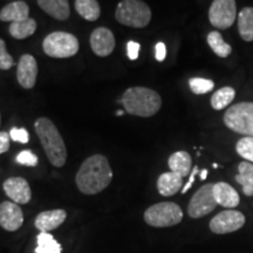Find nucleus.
Instances as JSON below:
<instances>
[{"instance_id": "412c9836", "label": "nucleus", "mask_w": 253, "mask_h": 253, "mask_svg": "<svg viewBox=\"0 0 253 253\" xmlns=\"http://www.w3.org/2000/svg\"><path fill=\"white\" fill-rule=\"evenodd\" d=\"M236 181L242 185L243 192L248 197L253 196V163L243 161L238 166V173L236 175Z\"/></svg>"}, {"instance_id": "393cba45", "label": "nucleus", "mask_w": 253, "mask_h": 253, "mask_svg": "<svg viewBox=\"0 0 253 253\" xmlns=\"http://www.w3.org/2000/svg\"><path fill=\"white\" fill-rule=\"evenodd\" d=\"M236 97V89L233 87H221L214 91L211 97V106L214 110H221L229 107Z\"/></svg>"}, {"instance_id": "c756f323", "label": "nucleus", "mask_w": 253, "mask_h": 253, "mask_svg": "<svg viewBox=\"0 0 253 253\" xmlns=\"http://www.w3.org/2000/svg\"><path fill=\"white\" fill-rule=\"evenodd\" d=\"M13 65H14V60L11 55L8 54L7 49H6L5 41L0 39V69L7 71V69L13 67Z\"/></svg>"}, {"instance_id": "f8f14e48", "label": "nucleus", "mask_w": 253, "mask_h": 253, "mask_svg": "<svg viewBox=\"0 0 253 253\" xmlns=\"http://www.w3.org/2000/svg\"><path fill=\"white\" fill-rule=\"evenodd\" d=\"M90 47L99 56H108L115 48V37L113 32L106 27H99L90 36Z\"/></svg>"}, {"instance_id": "7c9ffc66", "label": "nucleus", "mask_w": 253, "mask_h": 253, "mask_svg": "<svg viewBox=\"0 0 253 253\" xmlns=\"http://www.w3.org/2000/svg\"><path fill=\"white\" fill-rule=\"evenodd\" d=\"M17 162L21 166L36 167L38 164V157L31 150H24L17 156Z\"/></svg>"}, {"instance_id": "423d86ee", "label": "nucleus", "mask_w": 253, "mask_h": 253, "mask_svg": "<svg viewBox=\"0 0 253 253\" xmlns=\"http://www.w3.org/2000/svg\"><path fill=\"white\" fill-rule=\"evenodd\" d=\"M183 219V211L179 205L172 202H162L151 205L144 212V220L154 227H170L179 224Z\"/></svg>"}, {"instance_id": "e433bc0d", "label": "nucleus", "mask_w": 253, "mask_h": 253, "mask_svg": "<svg viewBox=\"0 0 253 253\" xmlns=\"http://www.w3.org/2000/svg\"><path fill=\"white\" fill-rule=\"evenodd\" d=\"M207 177H208V170L207 169L202 170V171H201V179H202V181H204Z\"/></svg>"}, {"instance_id": "4c0bfd02", "label": "nucleus", "mask_w": 253, "mask_h": 253, "mask_svg": "<svg viewBox=\"0 0 253 253\" xmlns=\"http://www.w3.org/2000/svg\"><path fill=\"white\" fill-rule=\"evenodd\" d=\"M123 114H125V110H118L116 112V116H122Z\"/></svg>"}, {"instance_id": "7ed1b4c3", "label": "nucleus", "mask_w": 253, "mask_h": 253, "mask_svg": "<svg viewBox=\"0 0 253 253\" xmlns=\"http://www.w3.org/2000/svg\"><path fill=\"white\" fill-rule=\"evenodd\" d=\"M34 126L50 164L56 168L65 166L67 160V149L54 123L47 118H40L37 120Z\"/></svg>"}, {"instance_id": "6e6552de", "label": "nucleus", "mask_w": 253, "mask_h": 253, "mask_svg": "<svg viewBox=\"0 0 253 253\" xmlns=\"http://www.w3.org/2000/svg\"><path fill=\"white\" fill-rule=\"evenodd\" d=\"M237 18V2L235 0H214L209 8V20L218 30H227Z\"/></svg>"}, {"instance_id": "2f4dec72", "label": "nucleus", "mask_w": 253, "mask_h": 253, "mask_svg": "<svg viewBox=\"0 0 253 253\" xmlns=\"http://www.w3.org/2000/svg\"><path fill=\"white\" fill-rule=\"evenodd\" d=\"M9 136H11V140L14 142H19V143H27L30 141V134L26 129L23 128H13L9 131Z\"/></svg>"}, {"instance_id": "0eeeda50", "label": "nucleus", "mask_w": 253, "mask_h": 253, "mask_svg": "<svg viewBox=\"0 0 253 253\" xmlns=\"http://www.w3.org/2000/svg\"><path fill=\"white\" fill-rule=\"evenodd\" d=\"M43 52L50 58H72L79 52L77 37L66 32H53L45 38L42 42Z\"/></svg>"}, {"instance_id": "6ab92c4d", "label": "nucleus", "mask_w": 253, "mask_h": 253, "mask_svg": "<svg viewBox=\"0 0 253 253\" xmlns=\"http://www.w3.org/2000/svg\"><path fill=\"white\" fill-rule=\"evenodd\" d=\"M38 5L41 9L56 20H67L71 14L69 2L67 0H39Z\"/></svg>"}, {"instance_id": "58836bf2", "label": "nucleus", "mask_w": 253, "mask_h": 253, "mask_svg": "<svg viewBox=\"0 0 253 253\" xmlns=\"http://www.w3.org/2000/svg\"><path fill=\"white\" fill-rule=\"evenodd\" d=\"M213 168H218V164L217 163H213Z\"/></svg>"}, {"instance_id": "aec40b11", "label": "nucleus", "mask_w": 253, "mask_h": 253, "mask_svg": "<svg viewBox=\"0 0 253 253\" xmlns=\"http://www.w3.org/2000/svg\"><path fill=\"white\" fill-rule=\"evenodd\" d=\"M168 166L171 172H175L184 178L192 171V158L186 151H177L169 157Z\"/></svg>"}, {"instance_id": "5701e85b", "label": "nucleus", "mask_w": 253, "mask_h": 253, "mask_svg": "<svg viewBox=\"0 0 253 253\" xmlns=\"http://www.w3.org/2000/svg\"><path fill=\"white\" fill-rule=\"evenodd\" d=\"M37 30V23L34 19L28 18L26 20L18 21V23H12L9 25V34L14 38V39L23 40L26 38L33 36L34 32Z\"/></svg>"}, {"instance_id": "39448f33", "label": "nucleus", "mask_w": 253, "mask_h": 253, "mask_svg": "<svg viewBox=\"0 0 253 253\" xmlns=\"http://www.w3.org/2000/svg\"><path fill=\"white\" fill-rule=\"evenodd\" d=\"M224 125L245 137H253V102H239L226 109Z\"/></svg>"}, {"instance_id": "473e14b6", "label": "nucleus", "mask_w": 253, "mask_h": 253, "mask_svg": "<svg viewBox=\"0 0 253 253\" xmlns=\"http://www.w3.org/2000/svg\"><path fill=\"white\" fill-rule=\"evenodd\" d=\"M140 43L135 41H129L126 45V50H128V56L130 60H136L138 58V52H140Z\"/></svg>"}, {"instance_id": "ddd939ff", "label": "nucleus", "mask_w": 253, "mask_h": 253, "mask_svg": "<svg viewBox=\"0 0 253 253\" xmlns=\"http://www.w3.org/2000/svg\"><path fill=\"white\" fill-rule=\"evenodd\" d=\"M38 63L33 55L24 54L19 60L17 68V78L20 86L25 89H31L37 82Z\"/></svg>"}, {"instance_id": "20e7f679", "label": "nucleus", "mask_w": 253, "mask_h": 253, "mask_svg": "<svg viewBox=\"0 0 253 253\" xmlns=\"http://www.w3.org/2000/svg\"><path fill=\"white\" fill-rule=\"evenodd\" d=\"M115 18L125 26L143 28L150 23L151 11L141 0H123L116 7Z\"/></svg>"}, {"instance_id": "a878e982", "label": "nucleus", "mask_w": 253, "mask_h": 253, "mask_svg": "<svg viewBox=\"0 0 253 253\" xmlns=\"http://www.w3.org/2000/svg\"><path fill=\"white\" fill-rule=\"evenodd\" d=\"M208 43L212 52L219 58H227L232 53V47L229 43L225 42L219 32L213 31L208 34Z\"/></svg>"}, {"instance_id": "dca6fc26", "label": "nucleus", "mask_w": 253, "mask_h": 253, "mask_svg": "<svg viewBox=\"0 0 253 253\" xmlns=\"http://www.w3.org/2000/svg\"><path fill=\"white\" fill-rule=\"evenodd\" d=\"M66 218H67L66 211L62 209H56V210L43 211V212L38 214L34 224L41 232H48V231L58 229L66 220Z\"/></svg>"}, {"instance_id": "1a4fd4ad", "label": "nucleus", "mask_w": 253, "mask_h": 253, "mask_svg": "<svg viewBox=\"0 0 253 253\" xmlns=\"http://www.w3.org/2000/svg\"><path fill=\"white\" fill-rule=\"evenodd\" d=\"M216 207L217 203L213 197V184L208 183L201 186L190 199L188 213L194 219H198L212 212Z\"/></svg>"}, {"instance_id": "cd10ccee", "label": "nucleus", "mask_w": 253, "mask_h": 253, "mask_svg": "<svg viewBox=\"0 0 253 253\" xmlns=\"http://www.w3.org/2000/svg\"><path fill=\"white\" fill-rule=\"evenodd\" d=\"M189 86L191 91L196 95H203L210 93L214 88V82L212 80L204 78H192L189 80Z\"/></svg>"}, {"instance_id": "9d476101", "label": "nucleus", "mask_w": 253, "mask_h": 253, "mask_svg": "<svg viewBox=\"0 0 253 253\" xmlns=\"http://www.w3.org/2000/svg\"><path fill=\"white\" fill-rule=\"evenodd\" d=\"M244 213L238 210H225L216 214L210 220V230L216 235H227L236 232L245 225Z\"/></svg>"}, {"instance_id": "2eb2a0df", "label": "nucleus", "mask_w": 253, "mask_h": 253, "mask_svg": "<svg viewBox=\"0 0 253 253\" xmlns=\"http://www.w3.org/2000/svg\"><path fill=\"white\" fill-rule=\"evenodd\" d=\"M213 197L217 205H220L227 210H235V208L240 203V196L237 190L225 182L214 183Z\"/></svg>"}, {"instance_id": "a211bd4d", "label": "nucleus", "mask_w": 253, "mask_h": 253, "mask_svg": "<svg viewBox=\"0 0 253 253\" xmlns=\"http://www.w3.org/2000/svg\"><path fill=\"white\" fill-rule=\"evenodd\" d=\"M30 18V7L25 1L18 0L6 5L0 11V20L6 23H18Z\"/></svg>"}, {"instance_id": "72a5a7b5", "label": "nucleus", "mask_w": 253, "mask_h": 253, "mask_svg": "<svg viewBox=\"0 0 253 253\" xmlns=\"http://www.w3.org/2000/svg\"><path fill=\"white\" fill-rule=\"evenodd\" d=\"M9 140L11 136L6 131L0 132V155L6 153L9 149Z\"/></svg>"}, {"instance_id": "f704fd0d", "label": "nucleus", "mask_w": 253, "mask_h": 253, "mask_svg": "<svg viewBox=\"0 0 253 253\" xmlns=\"http://www.w3.org/2000/svg\"><path fill=\"white\" fill-rule=\"evenodd\" d=\"M155 50H156L155 56H156L157 61H164V59H166L167 56V47L164 45V42H157L156 47H155Z\"/></svg>"}, {"instance_id": "f03ea898", "label": "nucleus", "mask_w": 253, "mask_h": 253, "mask_svg": "<svg viewBox=\"0 0 253 253\" xmlns=\"http://www.w3.org/2000/svg\"><path fill=\"white\" fill-rule=\"evenodd\" d=\"M120 103L123 104L126 112L140 118H150L162 107L160 94L150 88L132 87L125 91Z\"/></svg>"}, {"instance_id": "c9c22d12", "label": "nucleus", "mask_w": 253, "mask_h": 253, "mask_svg": "<svg viewBox=\"0 0 253 253\" xmlns=\"http://www.w3.org/2000/svg\"><path fill=\"white\" fill-rule=\"evenodd\" d=\"M199 172V169H198V167L196 166V167H194V169H192V171H191V173H190V178H189V181L186 182V184L183 186V189H182V194L184 195V194H186V192L189 191V189L191 188L192 185H194V183H195V178H196V176H197V173Z\"/></svg>"}, {"instance_id": "bb28decb", "label": "nucleus", "mask_w": 253, "mask_h": 253, "mask_svg": "<svg viewBox=\"0 0 253 253\" xmlns=\"http://www.w3.org/2000/svg\"><path fill=\"white\" fill-rule=\"evenodd\" d=\"M36 253H61V245L48 232H40L37 237Z\"/></svg>"}, {"instance_id": "b1692460", "label": "nucleus", "mask_w": 253, "mask_h": 253, "mask_svg": "<svg viewBox=\"0 0 253 253\" xmlns=\"http://www.w3.org/2000/svg\"><path fill=\"white\" fill-rule=\"evenodd\" d=\"M75 9L82 18L88 21H95L100 18V4L96 0H77Z\"/></svg>"}, {"instance_id": "9b49d317", "label": "nucleus", "mask_w": 253, "mask_h": 253, "mask_svg": "<svg viewBox=\"0 0 253 253\" xmlns=\"http://www.w3.org/2000/svg\"><path fill=\"white\" fill-rule=\"evenodd\" d=\"M24 223V213L20 207L13 202L0 204V226L6 231H17Z\"/></svg>"}, {"instance_id": "f3484780", "label": "nucleus", "mask_w": 253, "mask_h": 253, "mask_svg": "<svg viewBox=\"0 0 253 253\" xmlns=\"http://www.w3.org/2000/svg\"><path fill=\"white\" fill-rule=\"evenodd\" d=\"M183 189V177L175 172H164L157 179V190L164 197L176 195Z\"/></svg>"}, {"instance_id": "4468645a", "label": "nucleus", "mask_w": 253, "mask_h": 253, "mask_svg": "<svg viewBox=\"0 0 253 253\" xmlns=\"http://www.w3.org/2000/svg\"><path fill=\"white\" fill-rule=\"evenodd\" d=\"M4 190L15 204H27L32 198V191L27 181L21 177H9L4 182Z\"/></svg>"}, {"instance_id": "4be33fe9", "label": "nucleus", "mask_w": 253, "mask_h": 253, "mask_svg": "<svg viewBox=\"0 0 253 253\" xmlns=\"http://www.w3.org/2000/svg\"><path fill=\"white\" fill-rule=\"evenodd\" d=\"M239 36L246 42L253 41V7H244L238 14Z\"/></svg>"}, {"instance_id": "f257e3e1", "label": "nucleus", "mask_w": 253, "mask_h": 253, "mask_svg": "<svg viewBox=\"0 0 253 253\" xmlns=\"http://www.w3.org/2000/svg\"><path fill=\"white\" fill-rule=\"evenodd\" d=\"M112 168L103 155H93L81 164L77 173V185L82 194L96 195L110 184Z\"/></svg>"}, {"instance_id": "c85d7f7f", "label": "nucleus", "mask_w": 253, "mask_h": 253, "mask_svg": "<svg viewBox=\"0 0 253 253\" xmlns=\"http://www.w3.org/2000/svg\"><path fill=\"white\" fill-rule=\"evenodd\" d=\"M236 151L240 157L253 163V137H242L237 142Z\"/></svg>"}]
</instances>
